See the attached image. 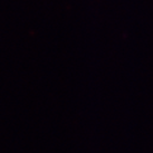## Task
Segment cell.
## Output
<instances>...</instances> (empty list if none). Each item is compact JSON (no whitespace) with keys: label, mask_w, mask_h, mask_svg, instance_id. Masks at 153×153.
<instances>
[]
</instances>
